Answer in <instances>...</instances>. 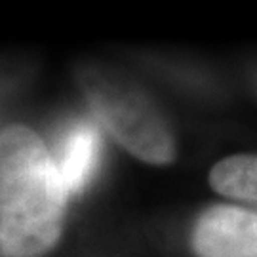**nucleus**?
Instances as JSON below:
<instances>
[{
	"label": "nucleus",
	"mask_w": 257,
	"mask_h": 257,
	"mask_svg": "<svg viewBox=\"0 0 257 257\" xmlns=\"http://www.w3.org/2000/svg\"><path fill=\"white\" fill-rule=\"evenodd\" d=\"M99 156V134L88 122H78L67 132L55 166L69 194L78 193L88 183Z\"/></svg>",
	"instance_id": "20e7f679"
},
{
	"label": "nucleus",
	"mask_w": 257,
	"mask_h": 257,
	"mask_svg": "<svg viewBox=\"0 0 257 257\" xmlns=\"http://www.w3.org/2000/svg\"><path fill=\"white\" fill-rule=\"evenodd\" d=\"M76 76L95 118L116 143L149 164L174 162V132L143 86L118 69L95 61L80 65Z\"/></svg>",
	"instance_id": "f03ea898"
},
{
	"label": "nucleus",
	"mask_w": 257,
	"mask_h": 257,
	"mask_svg": "<svg viewBox=\"0 0 257 257\" xmlns=\"http://www.w3.org/2000/svg\"><path fill=\"white\" fill-rule=\"evenodd\" d=\"M210 185L232 200L257 204V155H234L211 168Z\"/></svg>",
	"instance_id": "39448f33"
},
{
	"label": "nucleus",
	"mask_w": 257,
	"mask_h": 257,
	"mask_svg": "<svg viewBox=\"0 0 257 257\" xmlns=\"http://www.w3.org/2000/svg\"><path fill=\"white\" fill-rule=\"evenodd\" d=\"M193 249L198 257H257V211L217 204L196 219Z\"/></svg>",
	"instance_id": "7ed1b4c3"
},
{
	"label": "nucleus",
	"mask_w": 257,
	"mask_h": 257,
	"mask_svg": "<svg viewBox=\"0 0 257 257\" xmlns=\"http://www.w3.org/2000/svg\"><path fill=\"white\" fill-rule=\"evenodd\" d=\"M69 191L27 126L0 132V257H40L61 236Z\"/></svg>",
	"instance_id": "f257e3e1"
},
{
	"label": "nucleus",
	"mask_w": 257,
	"mask_h": 257,
	"mask_svg": "<svg viewBox=\"0 0 257 257\" xmlns=\"http://www.w3.org/2000/svg\"><path fill=\"white\" fill-rule=\"evenodd\" d=\"M253 78H255V84H257V69H255V74H253Z\"/></svg>",
	"instance_id": "423d86ee"
}]
</instances>
